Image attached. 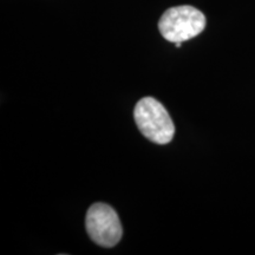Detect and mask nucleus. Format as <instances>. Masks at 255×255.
<instances>
[{
	"label": "nucleus",
	"mask_w": 255,
	"mask_h": 255,
	"mask_svg": "<svg viewBox=\"0 0 255 255\" xmlns=\"http://www.w3.org/2000/svg\"><path fill=\"white\" fill-rule=\"evenodd\" d=\"M175 45H176V47H181V45H182V43H175Z\"/></svg>",
	"instance_id": "nucleus-4"
},
{
	"label": "nucleus",
	"mask_w": 255,
	"mask_h": 255,
	"mask_svg": "<svg viewBox=\"0 0 255 255\" xmlns=\"http://www.w3.org/2000/svg\"><path fill=\"white\" fill-rule=\"evenodd\" d=\"M133 117L137 128L146 138L156 144H168L175 135V126L161 102L144 97L137 102Z\"/></svg>",
	"instance_id": "nucleus-1"
},
{
	"label": "nucleus",
	"mask_w": 255,
	"mask_h": 255,
	"mask_svg": "<svg viewBox=\"0 0 255 255\" xmlns=\"http://www.w3.org/2000/svg\"><path fill=\"white\" fill-rule=\"evenodd\" d=\"M206 27V17L200 9L182 5L167 9L158 21V30L165 40L183 43L199 36Z\"/></svg>",
	"instance_id": "nucleus-2"
},
{
	"label": "nucleus",
	"mask_w": 255,
	"mask_h": 255,
	"mask_svg": "<svg viewBox=\"0 0 255 255\" xmlns=\"http://www.w3.org/2000/svg\"><path fill=\"white\" fill-rule=\"evenodd\" d=\"M85 227L91 240L102 247L116 246L122 239L123 229L119 215L105 203H95L89 208Z\"/></svg>",
	"instance_id": "nucleus-3"
}]
</instances>
